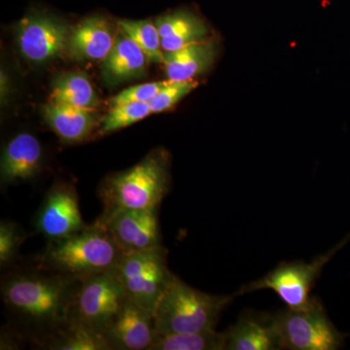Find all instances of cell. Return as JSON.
Here are the masks:
<instances>
[{
    "instance_id": "9c48e42d",
    "label": "cell",
    "mask_w": 350,
    "mask_h": 350,
    "mask_svg": "<svg viewBox=\"0 0 350 350\" xmlns=\"http://www.w3.org/2000/svg\"><path fill=\"white\" fill-rule=\"evenodd\" d=\"M87 226L82 217L75 186L68 182L55 183L36 213V232L48 241H57L82 231Z\"/></svg>"
},
{
    "instance_id": "e0dca14e",
    "label": "cell",
    "mask_w": 350,
    "mask_h": 350,
    "mask_svg": "<svg viewBox=\"0 0 350 350\" xmlns=\"http://www.w3.org/2000/svg\"><path fill=\"white\" fill-rule=\"evenodd\" d=\"M44 119L66 144L86 140L96 126V116L92 110L50 101L43 107Z\"/></svg>"
},
{
    "instance_id": "8fae6325",
    "label": "cell",
    "mask_w": 350,
    "mask_h": 350,
    "mask_svg": "<svg viewBox=\"0 0 350 350\" xmlns=\"http://www.w3.org/2000/svg\"><path fill=\"white\" fill-rule=\"evenodd\" d=\"M70 32L68 25L56 18L38 14L27 16L17 27L21 53L34 63H45L68 47Z\"/></svg>"
},
{
    "instance_id": "83f0119b",
    "label": "cell",
    "mask_w": 350,
    "mask_h": 350,
    "mask_svg": "<svg viewBox=\"0 0 350 350\" xmlns=\"http://www.w3.org/2000/svg\"><path fill=\"white\" fill-rule=\"evenodd\" d=\"M27 345L22 338L5 325L2 328L0 336V349H20Z\"/></svg>"
},
{
    "instance_id": "ffe728a7",
    "label": "cell",
    "mask_w": 350,
    "mask_h": 350,
    "mask_svg": "<svg viewBox=\"0 0 350 350\" xmlns=\"http://www.w3.org/2000/svg\"><path fill=\"white\" fill-rule=\"evenodd\" d=\"M38 349L111 350L105 335L94 330L77 315H72L62 328L48 338Z\"/></svg>"
},
{
    "instance_id": "cb8c5ba5",
    "label": "cell",
    "mask_w": 350,
    "mask_h": 350,
    "mask_svg": "<svg viewBox=\"0 0 350 350\" xmlns=\"http://www.w3.org/2000/svg\"><path fill=\"white\" fill-rule=\"evenodd\" d=\"M152 113L149 103H128L112 107V109L101 121V135L126 128L146 118Z\"/></svg>"
},
{
    "instance_id": "30bf717a",
    "label": "cell",
    "mask_w": 350,
    "mask_h": 350,
    "mask_svg": "<svg viewBox=\"0 0 350 350\" xmlns=\"http://www.w3.org/2000/svg\"><path fill=\"white\" fill-rule=\"evenodd\" d=\"M98 221L107 228L124 255L162 247L159 207L128 209Z\"/></svg>"
},
{
    "instance_id": "5bb4252c",
    "label": "cell",
    "mask_w": 350,
    "mask_h": 350,
    "mask_svg": "<svg viewBox=\"0 0 350 350\" xmlns=\"http://www.w3.org/2000/svg\"><path fill=\"white\" fill-rule=\"evenodd\" d=\"M114 29L105 18H88L70 32L68 49L77 59L103 61L114 45Z\"/></svg>"
},
{
    "instance_id": "7a4b0ae2",
    "label": "cell",
    "mask_w": 350,
    "mask_h": 350,
    "mask_svg": "<svg viewBox=\"0 0 350 350\" xmlns=\"http://www.w3.org/2000/svg\"><path fill=\"white\" fill-rule=\"evenodd\" d=\"M170 156L163 149L151 151L131 169L107 176L98 196L103 211L98 221L120 211L160 207L170 191Z\"/></svg>"
},
{
    "instance_id": "484cf974",
    "label": "cell",
    "mask_w": 350,
    "mask_h": 350,
    "mask_svg": "<svg viewBox=\"0 0 350 350\" xmlns=\"http://www.w3.org/2000/svg\"><path fill=\"white\" fill-rule=\"evenodd\" d=\"M197 86L198 82L194 80H188V81L170 80L169 83L156 94L155 98L149 101L152 113H160L170 109Z\"/></svg>"
},
{
    "instance_id": "44dd1931",
    "label": "cell",
    "mask_w": 350,
    "mask_h": 350,
    "mask_svg": "<svg viewBox=\"0 0 350 350\" xmlns=\"http://www.w3.org/2000/svg\"><path fill=\"white\" fill-rule=\"evenodd\" d=\"M51 101L82 109L93 110L98 105V94L85 73H64L55 78Z\"/></svg>"
},
{
    "instance_id": "5b68a950",
    "label": "cell",
    "mask_w": 350,
    "mask_h": 350,
    "mask_svg": "<svg viewBox=\"0 0 350 350\" xmlns=\"http://www.w3.org/2000/svg\"><path fill=\"white\" fill-rule=\"evenodd\" d=\"M282 349L336 350L347 334L340 333L317 298L300 308H288L273 317Z\"/></svg>"
},
{
    "instance_id": "ac0fdd59",
    "label": "cell",
    "mask_w": 350,
    "mask_h": 350,
    "mask_svg": "<svg viewBox=\"0 0 350 350\" xmlns=\"http://www.w3.org/2000/svg\"><path fill=\"white\" fill-rule=\"evenodd\" d=\"M215 56V44L204 40L174 52H165V73L172 81L193 80L213 64Z\"/></svg>"
},
{
    "instance_id": "9a60e30c",
    "label": "cell",
    "mask_w": 350,
    "mask_h": 350,
    "mask_svg": "<svg viewBox=\"0 0 350 350\" xmlns=\"http://www.w3.org/2000/svg\"><path fill=\"white\" fill-rule=\"evenodd\" d=\"M225 335L226 350L282 349L273 317L243 315Z\"/></svg>"
},
{
    "instance_id": "4fadbf2b",
    "label": "cell",
    "mask_w": 350,
    "mask_h": 350,
    "mask_svg": "<svg viewBox=\"0 0 350 350\" xmlns=\"http://www.w3.org/2000/svg\"><path fill=\"white\" fill-rule=\"evenodd\" d=\"M43 149L38 138L29 133H19L4 147L1 156L3 185L29 182L41 172Z\"/></svg>"
},
{
    "instance_id": "603a6c76",
    "label": "cell",
    "mask_w": 350,
    "mask_h": 350,
    "mask_svg": "<svg viewBox=\"0 0 350 350\" xmlns=\"http://www.w3.org/2000/svg\"><path fill=\"white\" fill-rule=\"evenodd\" d=\"M119 27L123 33L133 39L144 51L149 61L163 64L165 52L155 23L146 20H122L119 22Z\"/></svg>"
},
{
    "instance_id": "6da1fadb",
    "label": "cell",
    "mask_w": 350,
    "mask_h": 350,
    "mask_svg": "<svg viewBox=\"0 0 350 350\" xmlns=\"http://www.w3.org/2000/svg\"><path fill=\"white\" fill-rule=\"evenodd\" d=\"M82 280L39 266H15L2 276L6 325L33 349L72 317Z\"/></svg>"
},
{
    "instance_id": "2e32d148",
    "label": "cell",
    "mask_w": 350,
    "mask_h": 350,
    "mask_svg": "<svg viewBox=\"0 0 350 350\" xmlns=\"http://www.w3.org/2000/svg\"><path fill=\"white\" fill-rule=\"evenodd\" d=\"M148 61L144 51L121 31L115 39L111 52L103 59V75L110 83L142 77L146 72Z\"/></svg>"
},
{
    "instance_id": "7402d4cb",
    "label": "cell",
    "mask_w": 350,
    "mask_h": 350,
    "mask_svg": "<svg viewBox=\"0 0 350 350\" xmlns=\"http://www.w3.org/2000/svg\"><path fill=\"white\" fill-rule=\"evenodd\" d=\"M150 350H226V335L215 329L189 333H157Z\"/></svg>"
},
{
    "instance_id": "8992f818",
    "label": "cell",
    "mask_w": 350,
    "mask_h": 350,
    "mask_svg": "<svg viewBox=\"0 0 350 350\" xmlns=\"http://www.w3.org/2000/svg\"><path fill=\"white\" fill-rule=\"evenodd\" d=\"M116 269L128 298L153 313L174 275L167 266V250L163 246L123 255Z\"/></svg>"
},
{
    "instance_id": "277c9868",
    "label": "cell",
    "mask_w": 350,
    "mask_h": 350,
    "mask_svg": "<svg viewBox=\"0 0 350 350\" xmlns=\"http://www.w3.org/2000/svg\"><path fill=\"white\" fill-rule=\"evenodd\" d=\"M237 296H214L174 275L154 312L157 333L213 330L226 306Z\"/></svg>"
},
{
    "instance_id": "3957f363",
    "label": "cell",
    "mask_w": 350,
    "mask_h": 350,
    "mask_svg": "<svg viewBox=\"0 0 350 350\" xmlns=\"http://www.w3.org/2000/svg\"><path fill=\"white\" fill-rule=\"evenodd\" d=\"M123 255L107 228L96 221L76 234L48 241L36 262L43 268L83 280L116 268Z\"/></svg>"
},
{
    "instance_id": "4316f807",
    "label": "cell",
    "mask_w": 350,
    "mask_h": 350,
    "mask_svg": "<svg viewBox=\"0 0 350 350\" xmlns=\"http://www.w3.org/2000/svg\"><path fill=\"white\" fill-rule=\"evenodd\" d=\"M169 81L170 79L167 81L146 83L129 88L113 98L110 105L111 107H116L128 103H149Z\"/></svg>"
},
{
    "instance_id": "7c38bea8",
    "label": "cell",
    "mask_w": 350,
    "mask_h": 350,
    "mask_svg": "<svg viewBox=\"0 0 350 350\" xmlns=\"http://www.w3.org/2000/svg\"><path fill=\"white\" fill-rule=\"evenodd\" d=\"M156 334L154 313L128 298L105 337L111 350H150Z\"/></svg>"
},
{
    "instance_id": "d6986e66",
    "label": "cell",
    "mask_w": 350,
    "mask_h": 350,
    "mask_svg": "<svg viewBox=\"0 0 350 350\" xmlns=\"http://www.w3.org/2000/svg\"><path fill=\"white\" fill-rule=\"evenodd\" d=\"M163 52H174L206 38V24L194 14L177 11L156 20Z\"/></svg>"
},
{
    "instance_id": "d4e9b609",
    "label": "cell",
    "mask_w": 350,
    "mask_h": 350,
    "mask_svg": "<svg viewBox=\"0 0 350 350\" xmlns=\"http://www.w3.org/2000/svg\"><path fill=\"white\" fill-rule=\"evenodd\" d=\"M27 239V234L17 223L10 220L0 222V267L11 268L19 257L21 246Z\"/></svg>"
},
{
    "instance_id": "52a82bcc",
    "label": "cell",
    "mask_w": 350,
    "mask_h": 350,
    "mask_svg": "<svg viewBox=\"0 0 350 350\" xmlns=\"http://www.w3.org/2000/svg\"><path fill=\"white\" fill-rule=\"evenodd\" d=\"M349 241L350 234L335 247L310 262H282L264 278L244 285L238 295L269 289L275 292L288 308H303L312 298L310 291L321 275L322 269Z\"/></svg>"
},
{
    "instance_id": "ba28073f",
    "label": "cell",
    "mask_w": 350,
    "mask_h": 350,
    "mask_svg": "<svg viewBox=\"0 0 350 350\" xmlns=\"http://www.w3.org/2000/svg\"><path fill=\"white\" fill-rule=\"evenodd\" d=\"M128 299L116 268L82 280L75 314L105 335Z\"/></svg>"
}]
</instances>
